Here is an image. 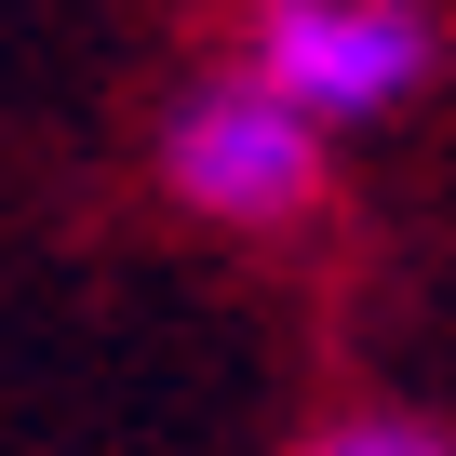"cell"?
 <instances>
[{
	"label": "cell",
	"mask_w": 456,
	"mask_h": 456,
	"mask_svg": "<svg viewBox=\"0 0 456 456\" xmlns=\"http://www.w3.org/2000/svg\"><path fill=\"white\" fill-rule=\"evenodd\" d=\"M161 188H175L188 215H215V228H282V215L322 201V134H309L282 94H256L242 68H228V81L175 94V121H161Z\"/></svg>",
	"instance_id": "obj_2"
},
{
	"label": "cell",
	"mask_w": 456,
	"mask_h": 456,
	"mask_svg": "<svg viewBox=\"0 0 456 456\" xmlns=\"http://www.w3.org/2000/svg\"><path fill=\"white\" fill-rule=\"evenodd\" d=\"M296 456H456L443 416H403V403H362V416H322Z\"/></svg>",
	"instance_id": "obj_3"
},
{
	"label": "cell",
	"mask_w": 456,
	"mask_h": 456,
	"mask_svg": "<svg viewBox=\"0 0 456 456\" xmlns=\"http://www.w3.org/2000/svg\"><path fill=\"white\" fill-rule=\"evenodd\" d=\"M443 28L416 0H242V81L282 94L309 134L322 121H389L403 94H429Z\"/></svg>",
	"instance_id": "obj_1"
}]
</instances>
